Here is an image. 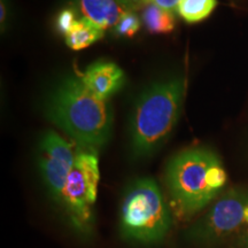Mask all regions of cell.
I'll use <instances>...</instances> for the list:
<instances>
[{"instance_id": "cell-16", "label": "cell", "mask_w": 248, "mask_h": 248, "mask_svg": "<svg viewBox=\"0 0 248 248\" xmlns=\"http://www.w3.org/2000/svg\"><path fill=\"white\" fill-rule=\"evenodd\" d=\"M181 0H153L155 5L160 6V7L169 9V11H176L177 6Z\"/></svg>"}, {"instance_id": "cell-5", "label": "cell", "mask_w": 248, "mask_h": 248, "mask_svg": "<svg viewBox=\"0 0 248 248\" xmlns=\"http://www.w3.org/2000/svg\"><path fill=\"white\" fill-rule=\"evenodd\" d=\"M99 178V160L95 152H76L75 163L62 191L60 203L71 225L79 233L88 234L92 230V208L97 201Z\"/></svg>"}, {"instance_id": "cell-9", "label": "cell", "mask_w": 248, "mask_h": 248, "mask_svg": "<svg viewBox=\"0 0 248 248\" xmlns=\"http://www.w3.org/2000/svg\"><path fill=\"white\" fill-rule=\"evenodd\" d=\"M77 6L83 17L104 31L115 26L125 12L117 0H77Z\"/></svg>"}, {"instance_id": "cell-12", "label": "cell", "mask_w": 248, "mask_h": 248, "mask_svg": "<svg viewBox=\"0 0 248 248\" xmlns=\"http://www.w3.org/2000/svg\"><path fill=\"white\" fill-rule=\"evenodd\" d=\"M216 6L217 0H181L176 12L187 23H198L206 20Z\"/></svg>"}, {"instance_id": "cell-8", "label": "cell", "mask_w": 248, "mask_h": 248, "mask_svg": "<svg viewBox=\"0 0 248 248\" xmlns=\"http://www.w3.org/2000/svg\"><path fill=\"white\" fill-rule=\"evenodd\" d=\"M83 84L94 97L108 100L125 82L123 70L114 62L99 61L90 66L80 76Z\"/></svg>"}, {"instance_id": "cell-1", "label": "cell", "mask_w": 248, "mask_h": 248, "mask_svg": "<svg viewBox=\"0 0 248 248\" xmlns=\"http://www.w3.org/2000/svg\"><path fill=\"white\" fill-rule=\"evenodd\" d=\"M46 115L88 150L102 146L109 138L111 111L108 101L94 97L80 77H67L52 91Z\"/></svg>"}, {"instance_id": "cell-15", "label": "cell", "mask_w": 248, "mask_h": 248, "mask_svg": "<svg viewBox=\"0 0 248 248\" xmlns=\"http://www.w3.org/2000/svg\"><path fill=\"white\" fill-rule=\"evenodd\" d=\"M125 11H138L153 2V0H117Z\"/></svg>"}, {"instance_id": "cell-14", "label": "cell", "mask_w": 248, "mask_h": 248, "mask_svg": "<svg viewBox=\"0 0 248 248\" xmlns=\"http://www.w3.org/2000/svg\"><path fill=\"white\" fill-rule=\"evenodd\" d=\"M78 18L79 17H77L75 9L71 7L64 8L59 13L57 21H55V26H57L59 32L66 37L70 32V30L73 29L74 26H75Z\"/></svg>"}, {"instance_id": "cell-6", "label": "cell", "mask_w": 248, "mask_h": 248, "mask_svg": "<svg viewBox=\"0 0 248 248\" xmlns=\"http://www.w3.org/2000/svg\"><path fill=\"white\" fill-rule=\"evenodd\" d=\"M248 190H231L217 200L209 212L188 231L187 238L199 244L224 239L246 223Z\"/></svg>"}, {"instance_id": "cell-17", "label": "cell", "mask_w": 248, "mask_h": 248, "mask_svg": "<svg viewBox=\"0 0 248 248\" xmlns=\"http://www.w3.org/2000/svg\"><path fill=\"white\" fill-rule=\"evenodd\" d=\"M7 2H6V0H1V2H0V22H1L2 28L7 21Z\"/></svg>"}, {"instance_id": "cell-10", "label": "cell", "mask_w": 248, "mask_h": 248, "mask_svg": "<svg viewBox=\"0 0 248 248\" xmlns=\"http://www.w3.org/2000/svg\"><path fill=\"white\" fill-rule=\"evenodd\" d=\"M104 36V30L88 18L80 16L70 32L66 36V44L74 51L91 46Z\"/></svg>"}, {"instance_id": "cell-18", "label": "cell", "mask_w": 248, "mask_h": 248, "mask_svg": "<svg viewBox=\"0 0 248 248\" xmlns=\"http://www.w3.org/2000/svg\"><path fill=\"white\" fill-rule=\"evenodd\" d=\"M246 223H247V225H248V208H247V212H246Z\"/></svg>"}, {"instance_id": "cell-7", "label": "cell", "mask_w": 248, "mask_h": 248, "mask_svg": "<svg viewBox=\"0 0 248 248\" xmlns=\"http://www.w3.org/2000/svg\"><path fill=\"white\" fill-rule=\"evenodd\" d=\"M76 153L73 146L54 131H47L39 144V168L43 181L55 201L60 202Z\"/></svg>"}, {"instance_id": "cell-2", "label": "cell", "mask_w": 248, "mask_h": 248, "mask_svg": "<svg viewBox=\"0 0 248 248\" xmlns=\"http://www.w3.org/2000/svg\"><path fill=\"white\" fill-rule=\"evenodd\" d=\"M228 175L213 151L187 148L172 157L166 171V183L177 216L187 218L202 210L221 193Z\"/></svg>"}, {"instance_id": "cell-3", "label": "cell", "mask_w": 248, "mask_h": 248, "mask_svg": "<svg viewBox=\"0 0 248 248\" xmlns=\"http://www.w3.org/2000/svg\"><path fill=\"white\" fill-rule=\"evenodd\" d=\"M185 80L173 78L156 83L137 101L130 123L132 152L145 156L161 146L181 114Z\"/></svg>"}, {"instance_id": "cell-4", "label": "cell", "mask_w": 248, "mask_h": 248, "mask_svg": "<svg viewBox=\"0 0 248 248\" xmlns=\"http://www.w3.org/2000/svg\"><path fill=\"white\" fill-rule=\"evenodd\" d=\"M170 225L168 206L154 179L133 182L121 206L120 228L123 237L141 244L160 243Z\"/></svg>"}, {"instance_id": "cell-13", "label": "cell", "mask_w": 248, "mask_h": 248, "mask_svg": "<svg viewBox=\"0 0 248 248\" xmlns=\"http://www.w3.org/2000/svg\"><path fill=\"white\" fill-rule=\"evenodd\" d=\"M140 18L133 11H125L113 27L114 33L119 37H132L140 29Z\"/></svg>"}, {"instance_id": "cell-11", "label": "cell", "mask_w": 248, "mask_h": 248, "mask_svg": "<svg viewBox=\"0 0 248 248\" xmlns=\"http://www.w3.org/2000/svg\"><path fill=\"white\" fill-rule=\"evenodd\" d=\"M141 20L142 24L151 33H169L176 26L173 11L160 7L154 2L144 8Z\"/></svg>"}]
</instances>
